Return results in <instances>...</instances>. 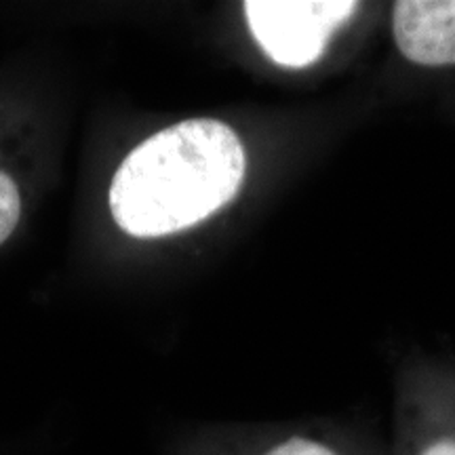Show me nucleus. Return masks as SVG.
I'll list each match as a JSON object with an SVG mask.
<instances>
[{
	"mask_svg": "<svg viewBox=\"0 0 455 455\" xmlns=\"http://www.w3.org/2000/svg\"><path fill=\"white\" fill-rule=\"evenodd\" d=\"M21 215L20 188L9 173L0 169V244L13 235Z\"/></svg>",
	"mask_w": 455,
	"mask_h": 455,
	"instance_id": "obj_6",
	"label": "nucleus"
},
{
	"mask_svg": "<svg viewBox=\"0 0 455 455\" xmlns=\"http://www.w3.org/2000/svg\"><path fill=\"white\" fill-rule=\"evenodd\" d=\"M255 455H369L361 445L341 435L321 430H298L278 436ZM373 455V453H371Z\"/></svg>",
	"mask_w": 455,
	"mask_h": 455,
	"instance_id": "obj_5",
	"label": "nucleus"
},
{
	"mask_svg": "<svg viewBox=\"0 0 455 455\" xmlns=\"http://www.w3.org/2000/svg\"><path fill=\"white\" fill-rule=\"evenodd\" d=\"M392 34L411 64L455 66V0H398L392 7Z\"/></svg>",
	"mask_w": 455,
	"mask_h": 455,
	"instance_id": "obj_4",
	"label": "nucleus"
},
{
	"mask_svg": "<svg viewBox=\"0 0 455 455\" xmlns=\"http://www.w3.org/2000/svg\"><path fill=\"white\" fill-rule=\"evenodd\" d=\"M247 156L230 124L192 118L161 129L114 173L110 212L135 238H158L201 224L241 190Z\"/></svg>",
	"mask_w": 455,
	"mask_h": 455,
	"instance_id": "obj_1",
	"label": "nucleus"
},
{
	"mask_svg": "<svg viewBox=\"0 0 455 455\" xmlns=\"http://www.w3.org/2000/svg\"><path fill=\"white\" fill-rule=\"evenodd\" d=\"M398 455H455V379L418 378L407 384Z\"/></svg>",
	"mask_w": 455,
	"mask_h": 455,
	"instance_id": "obj_3",
	"label": "nucleus"
},
{
	"mask_svg": "<svg viewBox=\"0 0 455 455\" xmlns=\"http://www.w3.org/2000/svg\"><path fill=\"white\" fill-rule=\"evenodd\" d=\"M361 9L355 0H249L243 4L255 43L284 68H308Z\"/></svg>",
	"mask_w": 455,
	"mask_h": 455,
	"instance_id": "obj_2",
	"label": "nucleus"
}]
</instances>
